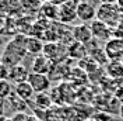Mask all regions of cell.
I'll return each instance as SVG.
<instances>
[{
    "label": "cell",
    "mask_w": 123,
    "mask_h": 121,
    "mask_svg": "<svg viewBox=\"0 0 123 121\" xmlns=\"http://www.w3.org/2000/svg\"><path fill=\"white\" fill-rule=\"evenodd\" d=\"M25 39H27V35H24V34L14 35L4 45L0 60H3L8 68L20 65L23 62V59L25 58V55L28 53L27 48H25Z\"/></svg>",
    "instance_id": "6da1fadb"
},
{
    "label": "cell",
    "mask_w": 123,
    "mask_h": 121,
    "mask_svg": "<svg viewBox=\"0 0 123 121\" xmlns=\"http://www.w3.org/2000/svg\"><path fill=\"white\" fill-rule=\"evenodd\" d=\"M122 10L115 4H99L97 7V20H99L102 23L108 24L109 27H112L115 30L116 25L120 24L122 20Z\"/></svg>",
    "instance_id": "7a4b0ae2"
},
{
    "label": "cell",
    "mask_w": 123,
    "mask_h": 121,
    "mask_svg": "<svg viewBox=\"0 0 123 121\" xmlns=\"http://www.w3.org/2000/svg\"><path fill=\"white\" fill-rule=\"evenodd\" d=\"M42 53H43L49 60H52L53 65H56V63H62V60L69 55V49H67V46L62 45L60 42L53 41V42L45 44L43 52Z\"/></svg>",
    "instance_id": "3957f363"
},
{
    "label": "cell",
    "mask_w": 123,
    "mask_h": 121,
    "mask_svg": "<svg viewBox=\"0 0 123 121\" xmlns=\"http://www.w3.org/2000/svg\"><path fill=\"white\" fill-rule=\"evenodd\" d=\"M81 0H69L67 3L59 6V15H57V21L63 25L73 23L77 18V6Z\"/></svg>",
    "instance_id": "277c9868"
},
{
    "label": "cell",
    "mask_w": 123,
    "mask_h": 121,
    "mask_svg": "<svg viewBox=\"0 0 123 121\" xmlns=\"http://www.w3.org/2000/svg\"><path fill=\"white\" fill-rule=\"evenodd\" d=\"M92 31V37L95 38L97 41L99 42H108L109 39H112V35H113V28L109 27L108 24L102 23L99 20H95L90 24Z\"/></svg>",
    "instance_id": "5b68a950"
},
{
    "label": "cell",
    "mask_w": 123,
    "mask_h": 121,
    "mask_svg": "<svg viewBox=\"0 0 123 121\" xmlns=\"http://www.w3.org/2000/svg\"><path fill=\"white\" fill-rule=\"evenodd\" d=\"M77 18L80 21H83L84 24L90 23L97 20V7L95 4H92L90 1H80L77 6Z\"/></svg>",
    "instance_id": "8992f818"
},
{
    "label": "cell",
    "mask_w": 123,
    "mask_h": 121,
    "mask_svg": "<svg viewBox=\"0 0 123 121\" xmlns=\"http://www.w3.org/2000/svg\"><path fill=\"white\" fill-rule=\"evenodd\" d=\"M105 53L109 60H123V38H112L105 44Z\"/></svg>",
    "instance_id": "52a82bcc"
},
{
    "label": "cell",
    "mask_w": 123,
    "mask_h": 121,
    "mask_svg": "<svg viewBox=\"0 0 123 121\" xmlns=\"http://www.w3.org/2000/svg\"><path fill=\"white\" fill-rule=\"evenodd\" d=\"M28 83L32 86L35 93H46L50 89V77L49 75H41V73H32L28 76Z\"/></svg>",
    "instance_id": "ba28073f"
},
{
    "label": "cell",
    "mask_w": 123,
    "mask_h": 121,
    "mask_svg": "<svg viewBox=\"0 0 123 121\" xmlns=\"http://www.w3.org/2000/svg\"><path fill=\"white\" fill-rule=\"evenodd\" d=\"M71 37L76 42H80V44H84V45H88L92 41V31L90 24H78V25H74L71 28Z\"/></svg>",
    "instance_id": "9c48e42d"
},
{
    "label": "cell",
    "mask_w": 123,
    "mask_h": 121,
    "mask_svg": "<svg viewBox=\"0 0 123 121\" xmlns=\"http://www.w3.org/2000/svg\"><path fill=\"white\" fill-rule=\"evenodd\" d=\"M52 68H53L52 60H49L43 53H41V55H37L32 60L31 72L32 73H41V75H49L52 72Z\"/></svg>",
    "instance_id": "30bf717a"
},
{
    "label": "cell",
    "mask_w": 123,
    "mask_h": 121,
    "mask_svg": "<svg viewBox=\"0 0 123 121\" xmlns=\"http://www.w3.org/2000/svg\"><path fill=\"white\" fill-rule=\"evenodd\" d=\"M31 72H28V69L24 66L23 63L20 65H15L13 68H10L8 70V82L11 84H20L24 83V82H28V76H30Z\"/></svg>",
    "instance_id": "8fae6325"
},
{
    "label": "cell",
    "mask_w": 123,
    "mask_h": 121,
    "mask_svg": "<svg viewBox=\"0 0 123 121\" xmlns=\"http://www.w3.org/2000/svg\"><path fill=\"white\" fill-rule=\"evenodd\" d=\"M14 93L21 98V100H24L25 103H31V101L34 100V97H35V94H37L35 90L32 89V86H31L28 82L17 84L14 87Z\"/></svg>",
    "instance_id": "7c38bea8"
},
{
    "label": "cell",
    "mask_w": 123,
    "mask_h": 121,
    "mask_svg": "<svg viewBox=\"0 0 123 121\" xmlns=\"http://www.w3.org/2000/svg\"><path fill=\"white\" fill-rule=\"evenodd\" d=\"M57 15H59V6L53 4L52 1L42 3V6L38 11L39 18H48V20H56L57 21Z\"/></svg>",
    "instance_id": "4fadbf2b"
},
{
    "label": "cell",
    "mask_w": 123,
    "mask_h": 121,
    "mask_svg": "<svg viewBox=\"0 0 123 121\" xmlns=\"http://www.w3.org/2000/svg\"><path fill=\"white\" fill-rule=\"evenodd\" d=\"M105 69H106V75L112 80L119 82L123 79V63L120 60H109L105 65Z\"/></svg>",
    "instance_id": "5bb4252c"
},
{
    "label": "cell",
    "mask_w": 123,
    "mask_h": 121,
    "mask_svg": "<svg viewBox=\"0 0 123 121\" xmlns=\"http://www.w3.org/2000/svg\"><path fill=\"white\" fill-rule=\"evenodd\" d=\"M43 46L45 44L39 39L38 37L35 35H27V39H25V48H27V52L37 56V55H41L43 52Z\"/></svg>",
    "instance_id": "9a60e30c"
},
{
    "label": "cell",
    "mask_w": 123,
    "mask_h": 121,
    "mask_svg": "<svg viewBox=\"0 0 123 121\" xmlns=\"http://www.w3.org/2000/svg\"><path fill=\"white\" fill-rule=\"evenodd\" d=\"M69 49V56L74 58V59H84L88 56V48L84 44H80V42H71L67 45Z\"/></svg>",
    "instance_id": "2e32d148"
},
{
    "label": "cell",
    "mask_w": 123,
    "mask_h": 121,
    "mask_svg": "<svg viewBox=\"0 0 123 121\" xmlns=\"http://www.w3.org/2000/svg\"><path fill=\"white\" fill-rule=\"evenodd\" d=\"M31 103H34V108L46 111L48 107L50 106L52 100H50V96H49L48 93H37L35 97H34V100H32Z\"/></svg>",
    "instance_id": "e0dca14e"
},
{
    "label": "cell",
    "mask_w": 123,
    "mask_h": 121,
    "mask_svg": "<svg viewBox=\"0 0 123 121\" xmlns=\"http://www.w3.org/2000/svg\"><path fill=\"white\" fill-rule=\"evenodd\" d=\"M6 101L11 106V108L14 110V113H25V110H27V103L24 100H21L15 93H13Z\"/></svg>",
    "instance_id": "ac0fdd59"
},
{
    "label": "cell",
    "mask_w": 123,
    "mask_h": 121,
    "mask_svg": "<svg viewBox=\"0 0 123 121\" xmlns=\"http://www.w3.org/2000/svg\"><path fill=\"white\" fill-rule=\"evenodd\" d=\"M14 93L13 84L10 83L8 80H0V100H7L11 94Z\"/></svg>",
    "instance_id": "d6986e66"
},
{
    "label": "cell",
    "mask_w": 123,
    "mask_h": 121,
    "mask_svg": "<svg viewBox=\"0 0 123 121\" xmlns=\"http://www.w3.org/2000/svg\"><path fill=\"white\" fill-rule=\"evenodd\" d=\"M21 6L25 11H37L38 13L42 3L41 0H21Z\"/></svg>",
    "instance_id": "ffe728a7"
},
{
    "label": "cell",
    "mask_w": 123,
    "mask_h": 121,
    "mask_svg": "<svg viewBox=\"0 0 123 121\" xmlns=\"http://www.w3.org/2000/svg\"><path fill=\"white\" fill-rule=\"evenodd\" d=\"M8 70H10V68H8L3 60H0V80H7L8 79Z\"/></svg>",
    "instance_id": "44dd1931"
},
{
    "label": "cell",
    "mask_w": 123,
    "mask_h": 121,
    "mask_svg": "<svg viewBox=\"0 0 123 121\" xmlns=\"http://www.w3.org/2000/svg\"><path fill=\"white\" fill-rule=\"evenodd\" d=\"M28 115L30 114H25V113H13V115L10 118H11V121H27Z\"/></svg>",
    "instance_id": "7402d4cb"
},
{
    "label": "cell",
    "mask_w": 123,
    "mask_h": 121,
    "mask_svg": "<svg viewBox=\"0 0 123 121\" xmlns=\"http://www.w3.org/2000/svg\"><path fill=\"white\" fill-rule=\"evenodd\" d=\"M6 25H7V24H6V18L0 15V34L6 30Z\"/></svg>",
    "instance_id": "603a6c76"
},
{
    "label": "cell",
    "mask_w": 123,
    "mask_h": 121,
    "mask_svg": "<svg viewBox=\"0 0 123 121\" xmlns=\"http://www.w3.org/2000/svg\"><path fill=\"white\" fill-rule=\"evenodd\" d=\"M49 1H52L53 4H56V6H62V4H64V3H67L69 0H49Z\"/></svg>",
    "instance_id": "cb8c5ba5"
},
{
    "label": "cell",
    "mask_w": 123,
    "mask_h": 121,
    "mask_svg": "<svg viewBox=\"0 0 123 121\" xmlns=\"http://www.w3.org/2000/svg\"><path fill=\"white\" fill-rule=\"evenodd\" d=\"M27 121H42V120H41L39 117H37V115H34V114H30Z\"/></svg>",
    "instance_id": "d4e9b609"
},
{
    "label": "cell",
    "mask_w": 123,
    "mask_h": 121,
    "mask_svg": "<svg viewBox=\"0 0 123 121\" xmlns=\"http://www.w3.org/2000/svg\"><path fill=\"white\" fill-rule=\"evenodd\" d=\"M101 4H115L116 0H98Z\"/></svg>",
    "instance_id": "484cf974"
},
{
    "label": "cell",
    "mask_w": 123,
    "mask_h": 121,
    "mask_svg": "<svg viewBox=\"0 0 123 121\" xmlns=\"http://www.w3.org/2000/svg\"><path fill=\"white\" fill-rule=\"evenodd\" d=\"M116 6L123 11V0H116Z\"/></svg>",
    "instance_id": "4316f807"
},
{
    "label": "cell",
    "mask_w": 123,
    "mask_h": 121,
    "mask_svg": "<svg viewBox=\"0 0 123 121\" xmlns=\"http://www.w3.org/2000/svg\"><path fill=\"white\" fill-rule=\"evenodd\" d=\"M119 115H120V118L123 120V103L119 106Z\"/></svg>",
    "instance_id": "83f0119b"
},
{
    "label": "cell",
    "mask_w": 123,
    "mask_h": 121,
    "mask_svg": "<svg viewBox=\"0 0 123 121\" xmlns=\"http://www.w3.org/2000/svg\"><path fill=\"white\" fill-rule=\"evenodd\" d=\"M3 110H4V106H3V101L0 100V117H3Z\"/></svg>",
    "instance_id": "f1b7e54d"
},
{
    "label": "cell",
    "mask_w": 123,
    "mask_h": 121,
    "mask_svg": "<svg viewBox=\"0 0 123 121\" xmlns=\"http://www.w3.org/2000/svg\"><path fill=\"white\" fill-rule=\"evenodd\" d=\"M0 121H11V118H10V117H4V115H3V117H0Z\"/></svg>",
    "instance_id": "f546056e"
},
{
    "label": "cell",
    "mask_w": 123,
    "mask_h": 121,
    "mask_svg": "<svg viewBox=\"0 0 123 121\" xmlns=\"http://www.w3.org/2000/svg\"><path fill=\"white\" fill-rule=\"evenodd\" d=\"M83 1H90V3H92V4H94V1H92V0H83ZM95 1H98V0H95Z\"/></svg>",
    "instance_id": "4dcf8cb0"
},
{
    "label": "cell",
    "mask_w": 123,
    "mask_h": 121,
    "mask_svg": "<svg viewBox=\"0 0 123 121\" xmlns=\"http://www.w3.org/2000/svg\"><path fill=\"white\" fill-rule=\"evenodd\" d=\"M0 42H1V38H0Z\"/></svg>",
    "instance_id": "1f68e13d"
},
{
    "label": "cell",
    "mask_w": 123,
    "mask_h": 121,
    "mask_svg": "<svg viewBox=\"0 0 123 121\" xmlns=\"http://www.w3.org/2000/svg\"><path fill=\"white\" fill-rule=\"evenodd\" d=\"M46 1H49V0H46Z\"/></svg>",
    "instance_id": "d6a6232c"
},
{
    "label": "cell",
    "mask_w": 123,
    "mask_h": 121,
    "mask_svg": "<svg viewBox=\"0 0 123 121\" xmlns=\"http://www.w3.org/2000/svg\"><path fill=\"white\" fill-rule=\"evenodd\" d=\"M122 63H123V60H122Z\"/></svg>",
    "instance_id": "836d02e7"
}]
</instances>
